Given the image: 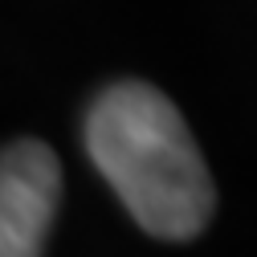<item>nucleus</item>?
I'll return each instance as SVG.
<instances>
[{"mask_svg":"<svg viewBox=\"0 0 257 257\" xmlns=\"http://www.w3.org/2000/svg\"><path fill=\"white\" fill-rule=\"evenodd\" d=\"M61 204V164L41 139L0 151V257H41Z\"/></svg>","mask_w":257,"mask_h":257,"instance_id":"f03ea898","label":"nucleus"},{"mask_svg":"<svg viewBox=\"0 0 257 257\" xmlns=\"http://www.w3.org/2000/svg\"><path fill=\"white\" fill-rule=\"evenodd\" d=\"M86 155L143 233L192 241L216 212L208 164L180 106L151 82H110L86 110Z\"/></svg>","mask_w":257,"mask_h":257,"instance_id":"f257e3e1","label":"nucleus"}]
</instances>
